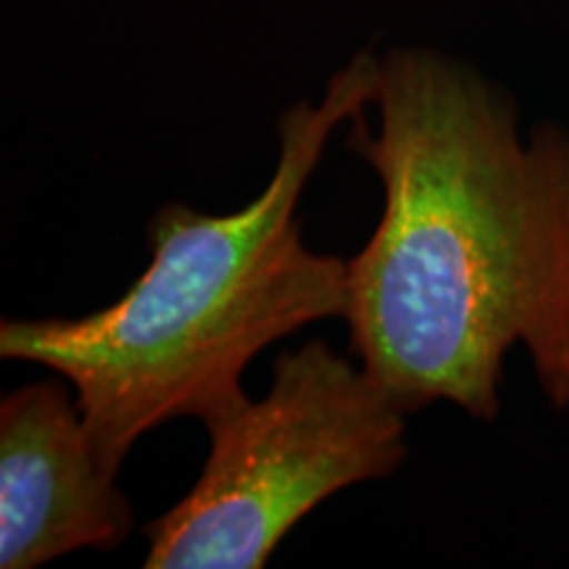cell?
I'll use <instances>...</instances> for the list:
<instances>
[{
    "label": "cell",
    "mask_w": 569,
    "mask_h": 569,
    "mask_svg": "<svg viewBox=\"0 0 569 569\" xmlns=\"http://www.w3.org/2000/svg\"><path fill=\"white\" fill-rule=\"evenodd\" d=\"M377 130L346 148L382 188L372 238L348 259V353L403 415L451 403L501 415L522 346L569 411V130H519L509 92L430 48L380 59Z\"/></svg>",
    "instance_id": "cell-1"
},
{
    "label": "cell",
    "mask_w": 569,
    "mask_h": 569,
    "mask_svg": "<svg viewBox=\"0 0 569 569\" xmlns=\"http://www.w3.org/2000/svg\"><path fill=\"white\" fill-rule=\"evenodd\" d=\"M380 59L356 53L322 101L277 119L267 188L232 213L163 203L148 219L151 264L122 298L82 317L3 319L0 356L67 377L111 467L148 432L206 419L248 396L251 361L322 319H343L348 259L303 243L298 206L340 124L375 103Z\"/></svg>",
    "instance_id": "cell-2"
},
{
    "label": "cell",
    "mask_w": 569,
    "mask_h": 569,
    "mask_svg": "<svg viewBox=\"0 0 569 569\" xmlns=\"http://www.w3.org/2000/svg\"><path fill=\"white\" fill-rule=\"evenodd\" d=\"M407 417L327 340L280 351L264 398L203 422L209 457L196 486L142 528V567H267L319 503L403 465Z\"/></svg>",
    "instance_id": "cell-3"
},
{
    "label": "cell",
    "mask_w": 569,
    "mask_h": 569,
    "mask_svg": "<svg viewBox=\"0 0 569 569\" xmlns=\"http://www.w3.org/2000/svg\"><path fill=\"white\" fill-rule=\"evenodd\" d=\"M92 443L74 388L51 375L0 401V567L38 569L134 532L130 498Z\"/></svg>",
    "instance_id": "cell-4"
}]
</instances>
